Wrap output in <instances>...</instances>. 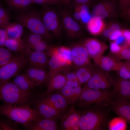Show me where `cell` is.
<instances>
[{"instance_id":"cell-1","label":"cell","mask_w":130,"mask_h":130,"mask_svg":"<svg viewBox=\"0 0 130 130\" xmlns=\"http://www.w3.org/2000/svg\"><path fill=\"white\" fill-rule=\"evenodd\" d=\"M80 111V130H103L106 129L110 118L109 106L93 104L83 108Z\"/></svg>"},{"instance_id":"cell-2","label":"cell","mask_w":130,"mask_h":130,"mask_svg":"<svg viewBox=\"0 0 130 130\" xmlns=\"http://www.w3.org/2000/svg\"><path fill=\"white\" fill-rule=\"evenodd\" d=\"M33 96L32 91L23 90L12 82L0 83V98L4 105H29Z\"/></svg>"},{"instance_id":"cell-3","label":"cell","mask_w":130,"mask_h":130,"mask_svg":"<svg viewBox=\"0 0 130 130\" xmlns=\"http://www.w3.org/2000/svg\"><path fill=\"white\" fill-rule=\"evenodd\" d=\"M18 12L15 18L17 22L32 32L40 35L45 40H52L53 35L46 28L40 12L29 8Z\"/></svg>"},{"instance_id":"cell-4","label":"cell","mask_w":130,"mask_h":130,"mask_svg":"<svg viewBox=\"0 0 130 130\" xmlns=\"http://www.w3.org/2000/svg\"><path fill=\"white\" fill-rule=\"evenodd\" d=\"M0 115L26 129L32 122L41 119L29 105H4L0 106Z\"/></svg>"},{"instance_id":"cell-5","label":"cell","mask_w":130,"mask_h":130,"mask_svg":"<svg viewBox=\"0 0 130 130\" xmlns=\"http://www.w3.org/2000/svg\"><path fill=\"white\" fill-rule=\"evenodd\" d=\"M115 98V95L113 90L109 91L107 90H96L83 87L80 96L75 104L76 106L82 108L93 104L109 106Z\"/></svg>"},{"instance_id":"cell-6","label":"cell","mask_w":130,"mask_h":130,"mask_svg":"<svg viewBox=\"0 0 130 130\" xmlns=\"http://www.w3.org/2000/svg\"><path fill=\"white\" fill-rule=\"evenodd\" d=\"M42 6L43 8L41 14L46 28L55 37H60L63 28L58 13L55 10L48 7V5Z\"/></svg>"},{"instance_id":"cell-7","label":"cell","mask_w":130,"mask_h":130,"mask_svg":"<svg viewBox=\"0 0 130 130\" xmlns=\"http://www.w3.org/2000/svg\"><path fill=\"white\" fill-rule=\"evenodd\" d=\"M92 17L101 19L115 18L119 15L118 0H99L94 5Z\"/></svg>"},{"instance_id":"cell-8","label":"cell","mask_w":130,"mask_h":130,"mask_svg":"<svg viewBox=\"0 0 130 130\" xmlns=\"http://www.w3.org/2000/svg\"><path fill=\"white\" fill-rule=\"evenodd\" d=\"M27 63L25 53L15 56L11 60L0 67V83L8 81L15 77Z\"/></svg>"},{"instance_id":"cell-9","label":"cell","mask_w":130,"mask_h":130,"mask_svg":"<svg viewBox=\"0 0 130 130\" xmlns=\"http://www.w3.org/2000/svg\"><path fill=\"white\" fill-rule=\"evenodd\" d=\"M59 12L63 28L68 36L73 39L80 36L82 32L80 26L72 17L67 8L60 7Z\"/></svg>"},{"instance_id":"cell-10","label":"cell","mask_w":130,"mask_h":130,"mask_svg":"<svg viewBox=\"0 0 130 130\" xmlns=\"http://www.w3.org/2000/svg\"><path fill=\"white\" fill-rule=\"evenodd\" d=\"M109 80L113 86V90L115 98L130 101V81L129 80L123 79L119 76L112 77L108 75Z\"/></svg>"},{"instance_id":"cell-11","label":"cell","mask_w":130,"mask_h":130,"mask_svg":"<svg viewBox=\"0 0 130 130\" xmlns=\"http://www.w3.org/2000/svg\"><path fill=\"white\" fill-rule=\"evenodd\" d=\"M80 114V111L75 108L74 104L72 105L68 111L60 119L61 129L65 130H79Z\"/></svg>"},{"instance_id":"cell-12","label":"cell","mask_w":130,"mask_h":130,"mask_svg":"<svg viewBox=\"0 0 130 130\" xmlns=\"http://www.w3.org/2000/svg\"><path fill=\"white\" fill-rule=\"evenodd\" d=\"M35 102L33 109L42 118L58 121L63 116L55 108L43 100L40 99Z\"/></svg>"},{"instance_id":"cell-13","label":"cell","mask_w":130,"mask_h":130,"mask_svg":"<svg viewBox=\"0 0 130 130\" xmlns=\"http://www.w3.org/2000/svg\"><path fill=\"white\" fill-rule=\"evenodd\" d=\"M40 99L48 104L58 110L63 115L68 111L69 104L66 98L59 93H44Z\"/></svg>"},{"instance_id":"cell-14","label":"cell","mask_w":130,"mask_h":130,"mask_svg":"<svg viewBox=\"0 0 130 130\" xmlns=\"http://www.w3.org/2000/svg\"><path fill=\"white\" fill-rule=\"evenodd\" d=\"M84 88L101 90H107L111 85L108 74L101 71H94L90 79Z\"/></svg>"},{"instance_id":"cell-15","label":"cell","mask_w":130,"mask_h":130,"mask_svg":"<svg viewBox=\"0 0 130 130\" xmlns=\"http://www.w3.org/2000/svg\"><path fill=\"white\" fill-rule=\"evenodd\" d=\"M109 108L110 110L114 112L130 124V101L115 98L110 104Z\"/></svg>"},{"instance_id":"cell-16","label":"cell","mask_w":130,"mask_h":130,"mask_svg":"<svg viewBox=\"0 0 130 130\" xmlns=\"http://www.w3.org/2000/svg\"><path fill=\"white\" fill-rule=\"evenodd\" d=\"M83 45L85 48L90 57L93 59L103 55L108 47L107 45L104 42L93 38L86 39Z\"/></svg>"},{"instance_id":"cell-17","label":"cell","mask_w":130,"mask_h":130,"mask_svg":"<svg viewBox=\"0 0 130 130\" xmlns=\"http://www.w3.org/2000/svg\"><path fill=\"white\" fill-rule=\"evenodd\" d=\"M47 51V55L50 57L48 65L49 70L48 72V80L53 76L60 73L66 67L57 53L56 47H49Z\"/></svg>"},{"instance_id":"cell-18","label":"cell","mask_w":130,"mask_h":130,"mask_svg":"<svg viewBox=\"0 0 130 130\" xmlns=\"http://www.w3.org/2000/svg\"><path fill=\"white\" fill-rule=\"evenodd\" d=\"M73 63L77 67L90 65V57L83 45L77 44L71 49Z\"/></svg>"},{"instance_id":"cell-19","label":"cell","mask_w":130,"mask_h":130,"mask_svg":"<svg viewBox=\"0 0 130 130\" xmlns=\"http://www.w3.org/2000/svg\"><path fill=\"white\" fill-rule=\"evenodd\" d=\"M25 54L30 66L44 68L48 65L47 55L45 52L27 50Z\"/></svg>"},{"instance_id":"cell-20","label":"cell","mask_w":130,"mask_h":130,"mask_svg":"<svg viewBox=\"0 0 130 130\" xmlns=\"http://www.w3.org/2000/svg\"><path fill=\"white\" fill-rule=\"evenodd\" d=\"M25 71V73L36 86H41L46 83L48 73L44 68L30 66L26 69Z\"/></svg>"},{"instance_id":"cell-21","label":"cell","mask_w":130,"mask_h":130,"mask_svg":"<svg viewBox=\"0 0 130 130\" xmlns=\"http://www.w3.org/2000/svg\"><path fill=\"white\" fill-rule=\"evenodd\" d=\"M57 121L41 118L32 122L26 128L30 130H56L58 129Z\"/></svg>"},{"instance_id":"cell-22","label":"cell","mask_w":130,"mask_h":130,"mask_svg":"<svg viewBox=\"0 0 130 130\" xmlns=\"http://www.w3.org/2000/svg\"><path fill=\"white\" fill-rule=\"evenodd\" d=\"M59 90V93L64 96L69 104L74 105L80 96L82 92V89L81 86L73 88L65 85Z\"/></svg>"},{"instance_id":"cell-23","label":"cell","mask_w":130,"mask_h":130,"mask_svg":"<svg viewBox=\"0 0 130 130\" xmlns=\"http://www.w3.org/2000/svg\"><path fill=\"white\" fill-rule=\"evenodd\" d=\"M66 81L65 78L63 74L59 73L53 76L47 81V88L45 93H50L60 89L65 85Z\"/></svg>"},{"instance_id":"cell-24","label":"cell","mask_w":130,"mask_h":130,"mask_svg":"<svg viewBox=\"0 0 130 130\" xmlns=\"http://www.w3.org/2000/svg\"><path fill=\"white\" fill-rule=\"evenodd\" d=\"M21 89L32 91L36 86L34 83L25 73L17 74L12 82Z\"/></svg>"},{"instance_id":"cell-25","label":"cell","mask_w":130,"mask_h":130,"mask_svg":"<svg viewBox=\"0 0 130 130\" xmlns=\"http://www.w3.org/2000/svg\"><path fill=\"white\" fill-rule=\"evenodd\" d=\"M4 46L11 51L16 53H25L27 50L26 44L21 39L6 38Z\"/></svg>"},{"instance_id":"cell-26","label":"cell","mask_w":130,"mask_h":130,"mask_svg":"<svg viewBox=\"0 0 130 130\" xmlns=\"http://www.w3.org/2000/svg\"><path fill=\"white\" fill-rule=\"evenodd\" d=\"M93 60L96 65L106 72L115 70L117 61L113 57L103 55Z\"/></svg>"},{"instance_id":"cell-27","label":"cell","mask_w":130,"mask_h":130,"mask_svg":"<svg viewBox=\"0 0 130 130\" xmlns=\"http://www.w3.org/2000/svg\"><path fill=\"white\" fill-rule=\"evenodd\" d=\"M106 24L103 19L92 17L87 23V29L92 35L97 36L102 34Z\"/></svg>"},{"instance_id":"cell-28","label":"cell","mask_w":130,"mask_h":130,"mask_svg":"<svg viewBox=\"0 0 130 130\" xmlns=\"http://www.w3.org/2000/svg\"><path fill=\"white\" fill-rule=\"evenodd\" d=\"M90 65L77 67L74 72L81 85L86 84L90 79L94 71Z\"/></svg>"},{"instance_id":"cell-29","label":"cell","mask_w":130,"mask_h":130,"mask_svg":"<svg viewBox=\"0 0 130 130\" xmlns=\"http://www.w3.org/2000/svg\"><path fill=\"white\" fill-rule=\"evenodd\" d=\"M10 9L19 12L27 8L34 4L32 0H4Z\"/></svg>"},{"instance_id":"cell-30","label":"cell","mask_w":130,"mask_h":130,"mask_svg":"<svg viewBox=\"0 0 130 130\" xmlns=\"http://www.w3.org/2000/svg\"><path fill=\"white\" fill-rule=\"evenodd\" d=\"M3 27L7 34L13 38L21 39L24 27L19 23H9Z\"/></svg>"},{"instance_id":"cell-31","label":"cell","mask_w":130,"mask_h":130,"mask_svg":"<svg viewBox=\"0 0 130 130\" xmlns=\"http://www.w3.org/2000/svg\"><path fill=\"white\" fill-rule=\"evenodd\" d=\"M57 52L65 66L69 67L73 63V56L71 49L64 46L56 47Z\"/></svg>"},{"instance_id":"cell-32","label":"cell","mask_w":130,"mask_h":130,"mask_svg":"<svg viewBox=\"0 0 130 130\" xmlns=\"http://www.w3.org/2000/svg\"><path fill=\"white\" fill-rule=\"evenodd\" d=\"M130 66L129 61L123 62L118 60L115 70L121 78L129 80L130 78Z\"/></svg>"},{"instance_id":"cell-33","label":"cell","mask_w":130,"mask_h":130,"mask_svg":"<svg viewBox=\"0 0 130 130\" xmlns=\"http://www.w3.org/2000/svg\"><path fill=\"white\" fill-rule=\"evenodd\" d=\"M127 123L124 119L119 117L109 121L108 128L110 130H125L127 128Z\"/></svg>"},{"instance_id":"cell-34","label":"cell","mask_w":130,"mask_h":130,"mask_svg":"<svg viewBox=\"0 0 130 130\" xmlns=\"http://www.w3.org/2000/svg\"><path fill=\"white\" fill-rule=\"evenodd\" d=\"M122 29L121 26L119 23L112 22L106 24L102 34L104 37L109 39L114 32Z\"/></svg>"},{"instance_id":"cell-35","label":"cell","mask_w":130,"mask_h":130,"mask_svg":"<svg viewBox=\"0 0 130 130\" xmlns=\"http://www.w3.org/2000/svg\"><path fill=\"white\" fill-rule=\"evenodd\" d=\"M66 79L65 85L70 86L73 88L81 86V84L79 81L74 71H66L64 74Z\"/></svg>"},{"instance_id":"cell-36","label":"cell","mask_w":130,"mask_h":130,"mask_svg":"<svg viewBox=\"0 0 130 130\" xmlns=\"http://www.w3.org/2000/svg\"><path fill=\"white\" fill-rule=\"evenodd\" d=\"M44 39H45L40 35L32 32L27 36L25 41L26 45V50H31L38 43Z\"/></svg>"},{"instance_id":"cell-37","label":"cell","mask_w":130,"mask_h":130,"mask_svg":"<svg viewBox=\"0 0 130 130\" xmlns=\"http://www.w3.org/2000/svg\"><path fill=\"white\" fill-rule=\"evenodd\" d=\"M15 56L8 49L0 47V67L11 60Z\"/></svg>"},{"instance_id":"cell-38","label":"cell","mask_w":130,"mask_h":130,"mask_svg":"<svg viewBox=\"0 0 130 130\" xmlns=\"http://www.w3.org/2000/svg\"><path fill=\"white\" fill-rule=\"evenodd\" d=\"M6 118L0 119V130H19L18 124Z\"/></svg>"},{"instance_id":"cell-39","label":"cell","mask_w":130,"mask_h":130,"mask_svg":"<svg viewBox=\"0 0 130 130\" xmlns=\"http://www.w3.org/2000/svg\"><path fill=\"white\" fill-rule=\"evenodd\" d=\"M113 58L117 60H120L130 59V46L125 45L121 50L118 53L113 54Z\"/></svg>"},{"instance_id":"cell-40","label":"cell","mask_w":130,"mask_h":130,"mask_svg":"<svg viewBox=\"0 0 130 130\" xmlns=\"http://www.w3.org/2000/svg\"><path fill=\"white\" fill-rule=\"evenodd\" d=\"M118 1L119 15L125 16L127 10L130 7V0H118Z\"/></svg>"},{"instance_id":"cell-41","label":"cell","mask_w":130,"mask_h":130,"mask_svg":"<svg viewBox=\"0 0 130 130\" xmlns=\"http://www.w3.org/2000/svg\"><path fill=\"white\" fill-rule=\"evenodd\" d=\"M45 40L44 39L39 42L34 46L32 49L34 50L35 51L41 52H44L46 50L47 51L49 46Z\"/></svg>"},{"instance_id":"cell-42","label":"cell","mask_w":130,"mask_h":130,"mask_svg":"<svg viewBox=\"0 0 130 130\" xmlns=\"http://www.w3.org/2000/svg\"><path fill=\"white\" fill-rule=\"evenodd\" d=\"M126 45H127L124 44L123 46H121L117 44L114 42H111L110 45V51L113 54H117L119 53Z\"/></svg>"},{"instance_id":"cell-43","label":"cell","mask_w":130,"mask_h":130,"mask_svg":"<svg viewBox=\"0 0 130 130\" xmlns=\"http://www.w3.org/2000/svg\"><path fill=\"white\" fill-rule=\"evenodd\" d=\"M0 18L7 24L10 23V17L9 13L3 7L0 6Z\"/></svg>"},{"instance_id":"cell-44","label":"cell","mask_w":130,"mask_h":130,"mask_svg":"<svg viewBox=\"0 0 130 130\" xmlns=\"http://www.w3.org/2000/svg\"><path fill=\"white\" fill-rule=\"evenodd\" d=\"M81 20L83 23L87 24L92 17L89 12L84 11H80Z\"/></svg>"},{"instance_id":"cell-45","label":"cell","mask_w":130,"mask_h":130,"mask_svg":"<svg viewBox=\"0 0 130 130\" xmlns=\"http://www.w3.org/2000/svg\"><path fill=\"white\" fill-rule=\"evenodd\" d=\"M122 35L125 39V43L130 46V31L127 29H122Z\"/></svg>"},{"instance_id":"cell-46","label":"cell","mask_w":130,"mask_h":130,"mask_svg":"<svg viewBox=\"0 0 130 130\" xmlns=\"http://www.w3.org/2000/svg\"><path fill=\"white\" fill-rule=\"evenodd\" d=\"M73 1V2L72 3L71 6L76 4H86L89 6L92 0H72V1Z\"/></svg>"},{"instance_id":"cell-47","label":"cell","mask_w":130,"mask_h":130,"mask_svg":"<svg viewBox=\"0 0 130 130\" xmlns=\"http://www.w3.org/2000/svg\"><path fill=\"white\" fill-rule=\"evenodd\" d=\"M122 29L114 32L109 38L110 40H115L118 37L122 35Z\"/></svg>"},{"instance_id":"cell-48","label":"cell","mask_w":130,"mask_h":130,"mask_svg":"<svg viewBox=\"0 0 130 130\" xmlns=\"http://www.w3.org/2000/svg\"><path fill=\"white\" fill-rule=\"evenodd\" d=\"M74 8L75 12L73 15V18L75 20L81 21L80 11L77 8Z\"/></svg>"},{"instance_id":"cell-49","label":"cell","mask_w":130,"mask_h":130,"mask_svg":"<svg viewBox=\"0 0 130 130\" xmlns=\"http://www.w3.org/2000/svg\"><path fill=\"white\" fill-rule=\"evenodd\" d=\"M34 3L41 5L42 6L49 5L48 2L46 0H32Z\"/></svg>"},{"instance_id":"cell-50","label":"cell","mask_w":130,"mask_h":130,"mask_svg":"<svg viewBox=\"0 0 130 130\" xmlns=\"http://www.w3.org/2000/svg\"><path fill=\"white\" fill-rule=\"evenodd\" d=\"M8 34L3 27H0V38L8 37Z\"/></svg>"},{"instance_id":"cell-51","label":"cell","mask_w":130,"mask_h":130,"mask_svg":"<svg viewBox=\"0 0 130 130\" xmlns=\"http://www.w3.org/2000/svg\"><path fill=\"white\" fill-rule=\"evenodd\" d=\"M124 41H125V38L122 35L118 37L114 40V42L117 44L119 45L123 43Z\"/></svg>"},{"instance_id":"cell-52","label":"cell","mask_w":130,"mask_h":130,"mask_svg":"<svg viewBox=\"0 0 130 130\" xmlns=\"http://www.w3.org/2000/svg\"><path fill=\"white\" fill-rule=\"evenodd\" d=\"M72 1V0H62V4L67 8L70 6Z\"/></svg>"},{"instance_id":"cell-53","label":"cell","mask_w":130,"mask_h":130,"mask_svg":"<svg viewBox=\"0 0 130 130\" xmlns=\"http://www.w3.org/2000/svg\"><path fill=\"white\" fill-rule=\"evenodd\" d=\"M50 5L62 4V0H49Z\"/></svg>"},{"instance_id":"cell-54","label":"cell","mask_w":130,"mask_h":130,"mask_svg":"<svg viewBox=\"0 0 130 130\" xmlns=\"http://www.w3.org/2000/svg\"><path fill=\"white\" fill-rule=\"evenodd\" d=\"M7 24L6 23L0 18V27H3Z\"/></svg>"},{"instance_id":"cell-55","label":"cell","mask_w":130,"mask_h":130,"mask_svg":"<svg viewBox=\"0 0 130 130\" xmlns=\"http://www.w3.org/2000/svg\"><path fill=\"white\" fill-rule=\"evenodd\" d=\"M46 0V1L48 2L49 4V5H50V4L49 0Z\"/></svg>"},{"instance_id":"cell-56","label":"cell","mask_w":130,"mask_h":130,"mask_svg":"<svg viewBox=\"0 0 130 130\" xmlns=\"http://www.w3.org/2000/svg\"></svg>"},{"instance_id":"cell-57","label":"cell","mask_w":130,"mask_h":130,"mask_svg":"<svg viewBox=\"0 0 130 130\" xmlns=\"http://www.w3.org/2000/svg\"></svg>"}]
</instances>
